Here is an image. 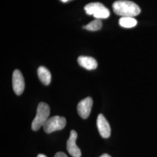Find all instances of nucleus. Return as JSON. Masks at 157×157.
Returning <instances> with one entry per match:
<instances>
[{"label": "nucleus", "instance_id": "6", "mask_svg": "<svg viewBox=\"0 0 157 157\" xmlns=\"http://www.w3.org/2000/svg\"><path fill=\"white\" fill-rule=\"evenodd\" d=\"M93 100L88 97L80 101L77 106V110L79 116L83 119H87L89 117L93 106Z\"/></svg>", "mask_w": 157, "mask_h": 157}, {"label": "nucleus", "instance_id": "10", "mask_svg": "<svg viewBox=\"0 0 157 157\" xmlns=\"http://www.w3.org/2000/svg\"><path fill=\"white\" fill-rule=\"evenodd\" d=\"M37 75L41 82L44 85L50 84L51 75L50 71L44 67H40L37 69Z\"/></svg>", "mask_w": 157, "mask_h": 157}, {"label": "nucleus", "instance_id": "3", "mask_svg": "<svg viewBox=\"0 0 157 157\" xmlns=\"http://www.w3.org/2000/svg\"><path fill=\"white\" fill-rule=\"evenodd\" d=\"M84 9L87 14L93 15V17L98 19H106L110 15L109 10L100 2L88 4L84 6Z\"/></svg>", "mask_w": 157, "mask_h": 157}, {"label": "nucleus", "instance_id": "14", "mask_svg": "<svg viewBox=\"0 0 157 157\" xmlns=\"http://www.w3.org/2000/svg\"><path fill=\"white\" fill-rule=\"evenodd\" d=\"M100 157H111L109 154H102V155H101Z\"/></svg>", "mask_w": 157, "mask_h": 157}, {"label": "nucleus", "instance_id": "12", "mask_svg": "<svg viewBox=\"0 0 157 157\" xmlns=\"http://www.w3.org/2000/svg\"><path fill=\"white\" fill-rule=\"evenodd\" d=\"M102 23L100 19H96L86 26V29L90 31H97L101 28Z\"/></svg>", "mask_w": 157, "mask_h": 157}, {"label": "nucleus", "instance_id": "2", "mask_svg": "<svg viewBox=\"0 0 157 157\" xmlns=\"http://www.w3.org/2000/svg\"><path fill=\"white\" fill-rule=\"evenodd\" d=\"M50 109L48 105L45 102H40L37 109V113L32 124V129L33 131H37L41 126H43L49 118Z\"/></svg>", "mask_w": 157, "mask_h": 157}, {"label": "nucleus", "instance_id": "9", "mask_svg": "<svg viewBox=\"0 0 157 157\" xmlns=\"http://www.w3.org/2000/svg\"><path fill=\"white\" fill-rule=\"evenodd\" d=\"M78 62L80 66L87 70H93L97 67V61L90 56H80L78 59Z\"/></svg>", "mask_w": 157, "mask_h": 157}, {"label": "nucleus", "instance_id": "4", "mask_svg": "<svg viewBox=\"0 0 157 157\" xmlns=\"http://www.w3.org/2000/svg\"><path fill=\"white\" fill-rule=\"evenodd\" d=\"M67 124L66 119L63 117L54 116L48 118L43 126L45 133H51L56 130L63 129Z\"/></svg>", "mask_w": 157, "mask_h": 157}, {"label": "nucleus", "instance_id": "1", "mask_svg": "<svg viewBox=\"0 0 157 157\" xmlns=\"http://www.w3.org/2000/svg\"><path fill=\"white\" fill-rule=\"evenodd\" d=\"M113 11L117 15L122 17H135L140 14V7L136 3L128 0H119L113 2Z\"/></svg>", "mask_w": 157, "mask_h": 157}, {"label": "nucleus", "instance_id": "5", "mask_svg": "<svg viewBox=\"0 0 157 157\" xmlns=\"http://www.w3.org/2000/svg\"><path fill=\"white\" fill-rule=\"evenodd\" d=\"M12 86L15 94L21 95L25 89V80L21 72L16 69L13 71L12 75Z\"/></svg>", "mask_w": 157, "mask_h": 157}, {"label": "nucleus", "instance_id": "11", "mask_svg": "<svg viewBox=\"0 0 157 157\" xmlns=\"http://www.w3.org/2000/svg\"><path fill=\"white\" fill-rule=\"evenodd\" d=\"M119 23L121 26L124 28H132L137 25V21L134 17H121L119 21Z\"/></svg>", "mask_w": 157, "mask_h": 157}, {"label": "nucleus", "instance_id": "13", "mask_svg": "<svg viewBox=\"0 0 157 157\" xmlns=\"http://www.w3.org/2000/svg\"><path fill=\"white\" fill-rule=\"evenodd\" d=\"M54 157H67V156L63 152H58L56 153Z\"/></svg>", "mask_w": 157, "mask_h": 157}, {"label": "nucleus", "instance_id": "16", "mask_svg": "<svg viewBox=\"0 0 157 157\" xmlns=\"http://www.w3.org/2000/svg\"><path fill=\"white\" fill-rule=\"evenodd\" d=\"M61 1L63 2H67V1H69V0H61Z\"/></svg>", "mask_w": 157, "mask_h": 157}, {"label": "nucleus", "instance_id": "15", "mask_svg": "<svg viewBox=\"0 0 157 157\" xmlns=\"http://www.w3.org/2000/svg\"><path fill=\"white\" fill-rule=\"evenodd\" d=\"M37 157H47L45 156V155H44V154H39L38 155H37Z\"/></svg>", "mask_w": 157, "mask_h": 157}, {"label": "nucleus", "instance_id": "8", "mask_svg": "<svg viewBox=\"0 0 157 157\" xmlns=\"http://www.w3.org/2000/svg\"><path fill=\"white\" fill-rule=\"evenodd\" d=\"M97 126L101 137L108 138L111 135V127L107 119L102 114H99L97 119Z\"/></svg>", "mask_w": 157, "mask_h": 157}, {"label": "nucleus", "instance_id": "7", "mask_svg": "<svg viewBox=\"0 0 157 157\" xmlns=\"http://www.w3.org/2000/svg\"><path fill=\"white\" fill-rule=\"evenodd\" d=\"M78 137V134L75 130H71L69 138L67 143V148L69 154L73 157H81V151L76 144V140Z\"/></svg>", "mask_w": 157, "mask_h": 157}]
</instances>
